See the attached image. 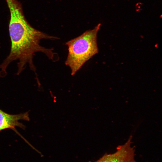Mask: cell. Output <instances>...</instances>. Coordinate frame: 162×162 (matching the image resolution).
I'll use <instances>...</instances> for the list:
<instances>
[{"label":"cell","instance_id":"6da1fadb","mask_svg":"<svg viewBox=\"0 0 162 162\" xmlns=\"http://www.w3.org/2000/svg\"><path fill=\"white\" fill-rule=\"evenodd\" d=\"M9 9L10 18L9 31L11 41L10 52L0 65L1 74L4 76L9 64L14 61H18L17 74L25 69L27 64L36 73L33 64L34 53L38 52L45 54L55 61L56 53L51 49L46 48L40 45L43 39L55 40L57 37L49 35L34 28L27 22L23 14L21 3L17 0H5Z\"/></svg>","mask_w":162,"mask_h":162},{"label":"cell","instance_id":"7a4b0ae2","mask_svg":"<svg viewBox=\"0 0 162 162\" xmlns=\"http://www.w3.org/2000/svg\"><path fill=\"white\" fill-rule=\"evenodd\" d=\"M100 26L99 24L93 29L66 43L68 53L65 64L70 68L71 75H75L86 62L98 53L97 37Z\"/></svg>","mask_w":162,"mask_h":162},{"label":"cell","instance_id":"3957f363","mask_svg":"<svg viewBox=\"0 0 162 162\" xmlns=\"http://www.w3.org/2000/svg\"><path fill=\"white\" fill-rule=\"evenodd\" d=\"M130 135L124 144L118 146L112 154H105L98 160L89 162H137L135 159V149L131 146Z\"/></svg>","mask_w":162,"mask_h":162},{"label":"cell","instance_id":"277c9868","mask_svg":"<svg viewBox=\"0 0 162 162\" xmlns=\"http://www.w3.org/2000/svg\"><path fill=\"white\" fill-rule=\"evenodd\" d=\"M20 120L29 121L28 112L12 115L5 112L0 109V132L8 129L16 131V127L24 129L25 126L20 122Z\"/></svg>","mask_w":162,"mask_h":162}]
</instances>
